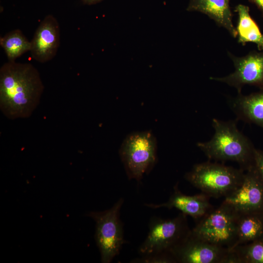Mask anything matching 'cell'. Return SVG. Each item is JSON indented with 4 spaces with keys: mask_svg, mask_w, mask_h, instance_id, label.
Instances as JSON below:
<instances>
[{
    "mask_svg": "<svg viewBox=\"0 0 263 263\" xmlns=\"http://www.w3.org/2000/svg\"><path fill=\"white\" fill-rule=\"evenodd\" d=\"M239 213L237 241L234 248L263 238V211Z\"/></svg>",
    "mask_w": 263,
    "mask_h": 263,
    "instance_id": "cell-16",
    "label": "cell"
},
{
    "mask_svg": "<svg viewBox=\"0 0 263 263\" xmlns=\"http://www.w3.org/2000/svg\"><path fill=\"white\" fill-rule=\"evenodd\" d=\"M209 198L210 197L203 193L194 195L184 194L179 190L177 184L167 202L160 204H145V205L154 209L175 208L187 216L199 220L213 208L210 203Z\"/></svg>",
    "mask_w": 263,
    "mask_h": 263,
    "instance_id": "cell-12",
    "label": "cell"
},
{
    "mask_svg": "<svg viewBox=\"0 0 263 263\" xmlns=\"http://www.w3.org/2000/svg\"><path fill=\"white\" fill-rule=\"evenodd\" d=\"M237 120L254 124L263 129V89L248 95L242 93L230 101Z\"/></svg>",
    "mask_w": 263,
    "mask_h": 263,
    "instance_id": "cell-14",
    "label": "cell"
},
{
    "mask_svg": "<svg viewBox=\"0 0 263 263\" xmlns=\"http://www.w3.org/2000/svg\"><path fill=\"white\" fill-rule=\"evenodd\" d=\"M119 153L128 178L139 182L157 162L156 138L150 131L131 133L123 140Z\"/></svg>",
    "mask_w": 263,
    "mask_h": 263,
    "instance_id": "cell-5",
    "label": "cell"
},
{
    "mask_svg": "<svg viewBox=\"0 0 263 263\" xmlns=\"http://www.w3.org/2000/svg\"><path fill=\"white\" fill-rule=\"evenodd\" d=\"M171 253L176 263H238L233 250L199 239L191 233Z\"/></svg>",
    "mask_w": 263,
    "mask_h": 263,
    "instance_id": "cell-8",
    "label": "cell"
},
{
    "mask_svg": "<svg viewBox=\"0 0 263 263\" xmlns=\"http://www.w3.org/2000/svg\"><path fill=\"white\" fill-rule=\"evenodd\" d=\"M30 42V51L34 59L41 63L52 59L60 43V28L57 19L52 15L46 16Z\"/></svg>",
    "mask_w": 263,
    "mask_h": 263,
    "instance_id": "cell-11",
    "label": "cell"
},
{
    "mask_svg": "<svg viewBox=\"0 0 263 263\" xmlns=\"http://www.w3.org/2000/svg\"><path fill=\"white\" fill-rule=\"evenodd\" d=\"M43 89L39 74L31 63L8 61L0 67V108L9 118L29 116Z\"/></svg>",
    "mask_w": 263,
    "mask_h": 263,
    "instance_id": "cell-1",
    "label": "cell"
},
{
    "mask_svg": "<svg viewBox=\"0 0 263 263\" xmlns=\"http://www.w3.org/2000/svg\"><path fill=\"white\" fill-rule=\"evenodd\" d=\"M0 45L10 61L30 50L31 42L19 29L12 30L0 38Z\"/></svg>",
    "mask_w": 263,
    "mask_h": 263,
    "instance_id": "cell-17",
    "label": "cell"
},
{
    "mask_svg": "<svg viewBox=\"0 0 263 263\" xmlns=\"http://www.w3.org/2000/svg\"><path fill=\"white\" fill-rule=\"evenodd\" d=\"M186 217L181 212L173 218H152L148 235L139 248V253L142 256L171 253L190 232Z\"/></svg>",
    "mask_w": 263,
    "mask_h": 263,
    "instance_id": "cell-6",
    "label": "cell"
},
{
    "mask_svg": "<svg viewBox=\"0 0 263 263\" xmlns=\"http://www.w3.org/2000/svg\"><path fill=\"white\" fill-rule=\"evenodd\" d=\"M223 202L239 212L263 211V184L254 165L245 171L241 185Z\"/></svg>",
    "mask_w": 263,
    "mask_h": 263,
    "instance_id": "cell-10",
    "label": "cell"
},
{
    "mask_svg": "<svg viewBox=\"0 0 263 263\" xmlns=\"http://www.w3.org/2000/svg\"><path fill=\"white\" fill-rule=\"evenodd\" d=\"M232 250L238 263H263V238L238 245Z\"/></svg>",
    "mask_w": 263,
    "mask_h": 263,
    "instance_id": "cell-18",
    "label": "cell"
},
{
    "mask_svg": "<svg viewBox=\"0 0 263 263\" xmlns=\"http://www.w3.org/2000/svg\"><path fill=\"white\" fill-rule=\"evenodd\" d=\"M237 121L213 118V137L208 141L197 143V145L209 160L235 162L245 171L253 165L255 148L238 130Z\"/></svg>",
    "mask_w": 263,
    "mask_h": 263,
    "instance_id": "cell-2",
    "label": "cell"
},
{
    "mask_svg": "<svg viewBox=\"0 0 263 263\" xmlns=\"http://www.w3.org/2000/svg\"><path fill=\"white\" fill-rule=\"evenodd\" d=\"M248 1L257 7L263 17V0H248Z\"/></svg>",
    "mask_w": 263,
    "mask_h": 263,
    "instance_id": "cell-21",
    "label": "cell"
},
{
    "mask_svg": "<svg viewBox=\"0 0 263 263\" xmlns=\"http://www.w3.org/2000/svg\"><path fill=\"white\" fill-rule=\"evenodd\" d=\"M103 0H82V2L88 5H92L97 3Z\"/></svg>",
    "mask_w": 263,
    "mask_h": 263,
    "instance_id": "cell-22",
    "label": "cell"
},
{
    "mask_svg": "<svg viewBox=\"0 0 263 263\" xmlns=\"http://www.w3.org/2000/svg\"><path fill=\"white\" fill-rule=\"evenodd\" d=\"M245 171L209 161L194 165L185 178L210 197H226L242 184Z\"/></svg>",
    "mask_w": 263,
    "mask_h": 263,
    "instance_id": "cell-3",
    "label": "cell"
},
{
    "mask_svg": "<svg viewBox=\"0 0 263 263\" xmlns=\"http://www.w3.org/2000/svg\"><path fill=\"white\" fill-rule=\"evenodd\" d=\"M123 203L124 199L120 198L109 209L88 214L95 222V239L102 263L111 262L119 254L125 242L120 218Z\"/></svg>",
    "mask_w": 263,
    "mask_h": 263,
    "instance_id": "cell-7",
    "label": "cell"
},
{
    "mask_svg": "<svg viewBox=\"0 0 263 263\" xmlns=\"http://www.w3.org/2000/svg\"><path fill=\"white\" fill-rule=\"evenodd\" d=\"M253 165L263 184V150L255 149Z\"/></svg>",
    "mask_w": 263,
    "mask_h": 263,
    "instance_id": "cell-20",
    "label": "cell"
},
{
    "mask_svg": "<svg viewBox=\"0 0 263 263\" xmlns=\"http://www.w3.org/2000/svg\"><path fill=\"white\" fill-rule=\"evenodd\" d=\"M132 263H173L176 261L170 253H163L149 255H143L140 258L132 261Z\"/></svg>",
    "mask_w": 263,
    "mask_h": 263,
    "instance_id": "cell-19",
    "label": "cell"
},
{
    "mask_svg": "<svg viewBox=\"0 0 263 263\" xmlns=\"http://www.w3.org/2000/svg\"><path fill=\"white\" fill-rule=\"evenodd\" d=\"M231 0H189L188 11H197L207 16L217 26L226 29L231 36L237 37L236 28L232 22Z\"/></svg>",
    "mask_w": 263,
    "mask_h": 263,
    "instance_id": "cell-13",
    "label": "cell"
},
{
    "mask_svg": "<svg viewBox=\"0 0 263 263\" xmlns=\"http://www.w3.org/2000/svg\"><path fill=\"white\" fill-rule=\"evenodd\" d=\"M234 11L238 15L236 28L238 42L243 46L247 42H252L256 44L259 51L263 50V34L251 16L249 7L239 4L235 7Z\"/></svg>",
    "mask_w": 263,
    "mask_h": 263,
    "instance_id": "cell-15",
    "label": "cell"
},
{
    "mask_svg": "<svg viewBox=\"0 0 263 263\" xmlns=\"http://www.w3.org/2000/svg\"><path fill=\"white\" fill-rule=\"evenodd\" d=\"M239 214L231 206L223 202L199 219L191 233L212 244L232 249L237 241Z\"/></svg>",
    "mask_w": 263,
    "mask_h": 263,
    "instance_id": "cell-4",
    "label": "cell"
},
{
    "mask_svg": "<svg viewBox=\"0 0 263 263\" xmlns=\"http://www.w3.org/2000/svg\"><path fill=\"white\" fill-rule=\"evenodd\" d=\"M228 55L233 62L235 71L222 77H210L211 80L225 83L235 88L238 94L246 85L263 89V52L253 50L245 56H236L230 52Z\"/></svg>",
    "mask_w": 263,
    "mask_h": 263,
    "instance_id": "cell-9",
    "label": "cell"
}]
</instances>
